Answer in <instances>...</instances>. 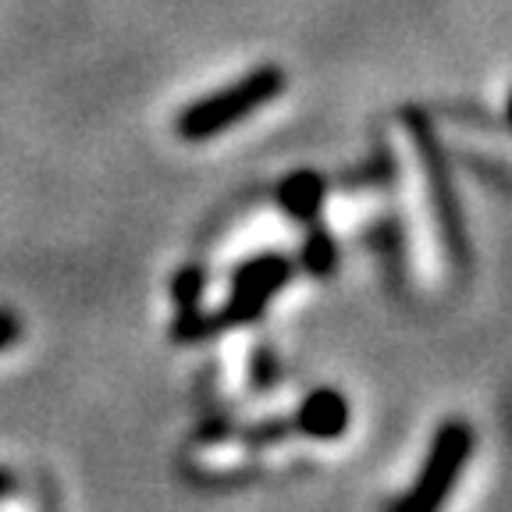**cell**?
Wrapping results in <instances>:
<instances>
[{
	"label": "cell",
	"mask_w": 512,
	"mask_h": 512,
	"mask_svg": "<svg viewBox=\"0 0 512 512\" xmlns=\"http://www.w3.org/2000/svg\"><path fill=\"white\" fill-rule=\"evenodd\" d=\"M22 335V320L15 317V310H0V352L11 349Z\"/></svg>",
	"instance_id": "obj_9"
},
{
	"label": "cell",
	"mask_w": 512,
	"mask_h": 512,
	"mask_svg": "<svg viewBox=\"0 0 512 512\" xmlns=\"http://www.w3.org/2000/svg\"><path fill=\"white\" fill-rule=\"evenodd\" d=\"M203 285H207V271H203V267H182V271L171 278V299L178 303V310L200 306Z\"/></svg>",
	"instance_id": "obj_8"
},
{
	"label": "cell",
	"mask_w": 512,
	"mask_h": 512,
	"mask_svg": "<svg viewBox=\"0 0 512 512\" xmlns=\"http://www.w3.org/2000/svg\"><path fill=\"white\" fill-rule=\"evenodd\" d=\"M292 278V260L281 253H260L249 256L246 264L235 267L232 274V296L221 306L224 328H239V324H253L264 317V310L274 303L281 288Z\"/></svg>",
	"instance_id": "obj_4"
},
{
	"label": "cell",
	"mask_w": 512,
	"mask_h": 512,
	"mask_svg": "<svg viewBox=\"0 0 512 512\" xmlns=\"http://www.w3.org/2000/svg\"><path fill=\"white\" fill-rule=\"evenodd\" d=\"M15 488H18V480L11 477L8 470H0V498H8V495H15Z\"/></svg>",
	"instance_id": "obj_10"
},
{
	"label": "cell",
	"mask_w": 512,
	"mask_h": 512,
	"mask_svg": "<svg viewBox=\"0 0 512 512\" xmlns=\"http://www.w3.org/2000/svg\"><path fill=\"white\" fill-rule=\"evenodd\" d=\"M299 264H303V271L313 274V278H328V274H335L338 242L324 224H317V221L310 224V232H306V239H303V249H299Z\"/></svg>",
	"instance_id": "obj_7"
},
{
	"label": "cell",
	"mask_w": 512,
	"mask_h": 512,
	"mask_svg": "<svg viewBox=\"0 0 512 512\" xmlns=\"http://www.w3.org/2000/svg\"><path fill=\"white\" fill-rule=\"evenodd\" d=\"M324 196H328V182L317 171H296L278 185V207L299 224L317 221L324 210Z\"/></svg>",
	"instance_id": "obj_6"
},
{
	"label": "cell",
	"mask_w": 512,
	"mask_h": 512,
	"mask_svg": "<svg viewBox=\"0 0 512 512\" xmlns=\"http://www.w3.org/2000/svg\"><path fill=\"white\" fill-rule=\"evenodd\" d=\"M285 72L278 64H260L253 72H246L242 79H235L232 86L217 89V93L192 100L175 121V132L189 143H203L214 139L228 128H235L239 121H246L249 114H256L264 104H271L274 96L285 93Z\"/></svg>",
	"instance_id": "obj_1"
},
{
	"label": "cell",
	"mask_w": 512,
	"mask_h": 512,
	"mask_svg": "<svg viewBox=\"0 0 512 512\" xmlns=\"http://www.w3.org/2000/svg\"><path fill=\"white\" fill-rule=\"evenodd\" d=\"M292 431L313 441H335L349 431V402L335 388H317L299 402L292 416Z\"/></svg>",
	"instance_id": "obj_5"
},
{
	"label": "cell",
	"mask_w": 512,
	"mask_h": 512,
	"mask_svg": "<svg viewBox=\"0 0 512 512\" xmlns=\"http://www.w3.org/2000/svg\"><path fill=\"white\" fill-rule=\"evenodd\" d=\"M406 128L416 143V153L424 160L427 171V185H431L434 196V210H438L441 232H445L448 249L456 253V260L466 256V235H463V210H459V196H456V182H452V171H448L445 150H441V139L434 132L431 118L424 111L409 107L406 111Z\"/></svg>",
	"instance_id": "obj_3"
},
{
	"label": "cell",
	"mask_w": 512,
	"mask_h": 512,
	"mask_svg": "<svg viewBox=\"0 0 512 512\" xmlns=\"http://www.w3.org/2000/svg\"><path fill=\"white\" fill-rule=\"evenodd\" d=\"M473 427L463 416H448L445 424L434 431L431 448H427L424 463L416 470L413 484L406 495H399L388 512H441L448 502V495L456 491L459 477H463L466 463L473 456Z\"/></svg>",
	"instance_id": "obj_2"
}]
</instances>
